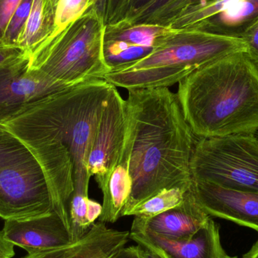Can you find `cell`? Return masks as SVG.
Segmentation results:
<instances>
[{
  "instance_id": "6da1fadb",
  "label": "cell",
  "mask_w": 258,
  "mask_h": 258,
  "mask_svg": "<svg viewBox=\"0 0 258 258\" xmlns=\"http://www.w3.org/2000/svg\"><path fill=\"white\" fill-rule=\"evenodd\" d=\"M113 87L104 80L77 85L37 101L0 125L22 141L39 161L53 210L69 230L71 196L89 197V154Z\"/></svg>"
},
{
  "instance_id": "7a4b0ae2",
  "label": "cell",
  "mask_w": 258,
  "mask_h": 258,
  "mask_svg": "<svg viewBox=\"0 0 258 258\" xmlns=\"http://www.w3.org/2000/svg\"><path fill=\"white\" fill-rule=\"evenodd\" d=\"M125 109L132 190L122 217L162 189L191 187L196 142L177 94L168 88L129 89Z\"/></svg>"
},
{
  "instance_id": "3957f363",
  "label": "cell",
  "mask_w": 258,
  "mask_h": 258,
  "mask_svg": "<svg viewBox=\"0 0 258 258\" xmlns=\"http://www.w3.org/2000/svg\"><path fill=\"white\" fill-rule=\"evenodd\" d=\"M177 98L197 138L258 129V67L245 52L221 57L179 83Z\"/></svg>"
},
{
  "instance_id": "277c9868",
  "label": "cell",
  "mask_w": 258,
  "mask_h": 258,
  "mask_svg": "<svg viewBox=\"0 0 258 258\" xmlns=\"http://www.w3.org/2000/svg\"><path fill=\"white\" fill-rule=\"evenodd\" d=\"M245 51L239 36L200 27L173 29L156 40L151 54L103 80L127 90L168 88L215 60Z\"/></svg>"
},
{
  "instance_id": "5b68a950",
  "label": "cell",
  "mask_w": 258,
  "mask_h": 258,
  "mask_svg": "<svg viewBox=\"0 0 258 258\" xmlns=\"http://www.w3.org/2000/svg\"><path fill=\"white\" fill-rule=\"evenodd\" d=\"M106 24L89 9L30 55V68L68 86L103 80L110 72L104 56Z\"/></svg>"
},
{
  "instance_id": "8992f818",
  "label": "cell",
  "mask_w": 258,
  "mask_h": 258,
  "mask_svg": "<svg viewBox=\"0 0 258 258\" xmlns=\"http://www.w3.org/2000/svg\"><path fill=\"white\" fill-rule=\"evenodd\" d=\"M45 172L27 145L0 126V218L30 219L53 212Z\"/></svg>"
},
{
  "instance_id": "52a82bcc",
  "label": "cell",
  "mask_w": 258,
  "mask_h": 258,
  "mask_svg": "<svg viewBox=\"0 0 258 258\" xmlns=\"http://www.w3.org/2000/svg\"><path fill=\"white\" fill-rule=\"evenodd\" d=\"M192 180L258 192V139L254 134L198 138L190 160Z\"/></svg>"
},
{
  "instance_id": "ba28073f",
  "label": "cell",
  "mask_w": 258,
  "mask_h": 258,
  "mask_svg": "<svg viewBox=\"0 0 258 258\" xmlns=\"http://www.w3.org/2000/svg\"><path fill=\"white\" fill-rule=\"evenodd\" d=\"M73 86L30 68L28 53L0 67V125L49 95Z\"/></svg>"
},
{
  "instance_id": "9c48e42d",
  "label": "cell",
  "mask_w": 258,
  "mask_h": 258,
  "mask_svg": "<svg viewBox=\"0 0 258 258\" xmlns=\"http://www.w3.org/2000/svg\"><path fill=\"white\" fill-rule=\"evenodd\" d=\"M126 132L125 100L114 86L101 113L88 162V172L95 177L101 190L117 161Z\"/></svg>"
},
{
  "instance_id": "30bf717a",
  "label": "cell",
  "mask_w": 258,
  "mask_h": 258,
  "mask_svg": "<svg viewBox=\"0 0 258 258\" xmlns=\"http://www.w3.org/2000/svg\"><path fill=\"white\" fill-rule=\"evenodd\" d=\"M130 239L162 258H224L226 253L220 239L219 227L211 218L191 239L174 241L147 230L134 218Z\"/></svg>"
},
{
  "instance_id": "8fae6325",
  "label": "cell",
  "mask_w": 258,
  "mask_h": 258,
  "mask_svg": "<svg viewBox=\"0 0 258 258\" xmlns=\"http://www.w3.org/2000/svg\"><path fill=\"white\" fill-rule=\"evenodd\" d=\"M191 190L210 217L233 221L258 233V192L228 189L192 180Z\"/></svg>"
},
{
  "instance_id": "7c38bea8",
  "label": "cell",
  "mask_w": 258,
  "mask_h": 258,
  "mask_svg": "<svg viewBox=\"0 0 258 258\" xmlns=\"http://www.w3.org/2000/svg\"><path fill=\"white\" fill-rule=\"evenodd\" d=\"M4 237L28 254L60 248L72 243L71 233L54 211L30 219L5 221Z\"/></svg>"
},
{
  "instance_id": "4fadbf2b",
  "label": "cell",
  "mask_w": 258,
  "mask_h": 258,
  "mask_svg": "<svg viewBox=\"0 0 258 258\" xmlns=\"http://www.w3.org/2000/svg\"><path fill=\"white\" fill-rule=\"evenodd\" d=\"M136 218L144 227L162 237L174 241L191 239L211 219L190 189L181 204L150 218Z\"/></svg>"
},
{
  "instance_id": "5bb4252c",
  "label": "cell",
  "mask_w": 258,
  "mask_h": 258,
  "mask_svg": "<svg viewBox=\"0 0 258 258\" xmlns=\"http://www.w3.org/2000/svg\"><path fill=\"white\" fill-rule=\"evenodd\" d=\"M129 231L109 228L95 223L89 233L77 242L48 251L28 254L22 258H110L125 247Z\"/></svg>"
},
{
  "instance_id": "9a60e30c",
  "label": "cell",
  "mask_w": 258,
  "mask_h": 258,
  "mask_svg": "<svg viewBox=\"0 0 258 258\" xmlns=\"http://www.w3.org/2000/svg\"><path fill=\"white\" fill-rule=\"evenodd\" d=\"M130 140L128 129L125 142L117 161L112 169L103 194L102 213L98 218L103 224H114L122 217L132 190V179L129 171Z\"/></svg>"
},
{
  "instance_id": "2e32d148",
  "label": "cell",
  "mask_w": 258,
  "mask_h": 258,
  "mask_svg": "<svg viewBox=\"0 0 258 258\" xmlns=\"http://www.w3.org/2000/svg\"><path fill=\"white\" fill-rule=\"evenodd\" d=\"M55 7L53 0H33L27 25L18 42V46L30 55L52 34Z\"/></svg>"
},
{
  "instance_id": "e0dca14e",
  "label": "cell",
  "mask_w": 258,
  "mask_h": 258,
  "mask_svg": "<svg viewBox=\"0 0 258 258\" xmlns=\"http://www.w3.org/2000/svg\"><path fill=\"white\" fill-rule=\"evenodd\" d=\"M169 26L154 24H130L121 21L106 25L104 42H121L129 45L155 46L156 40L169 33Z\"/></svg>"
},
{
  "instance_id": "ac0fdd59",
  "label": "cell",
  "mask_w": 258,
  "mask_h": 258,
  "mask_svg": "<svg viewBox=\"0 0 258 258\" xmlns=\"http://www.w3.org/2000/svg\"><path fill=\"white\" fill-rule=\"evenodd\" d=\"M257 18L258 0H244L194 27L239 36L240 32Z\"/></svg>"
},
{
  "instance_id": "d6986e66",
  "label": "cell",
  "mask_w": 258,
  "mask_h": 258,
  "mask_svg": "<svg viewBox=\"0 0 258 258\" xmlns=\"http://www.w3.org/2000/svg\"><path fill=\"white\" fill-rule=\"evenodd\" d=\"M187 190L178 186L162 189L156 195L135 206L125 216L150 218L160 215L181 204Z\"/></svg>"
},
{
  "instance_id": "ffe728a7",
  "label": "cell",
  "mask_w": 258,
  "mask_h": 258,
  "mask_svg": "<svg viewBox=\"0 0 258 258\" xmlns=\"http://www.w3.org/2000/svg\"><path fill=\"white\" fill-rule=\"evenodd\" d=\"M154 49L155 46L129 45L121 42H104V60L110 71H118L147 57Z\"/></svg>"
},
{
  "instance_id": "44dd1931",
  "label": "cell",
  "mask_w": 258,
  "mask_h": 258,
  "mask_svg": "<svg viewBox=\"0 0 258 258\" xmlns=\"http://www.w3.org/2000/svg\"><path fill=\"white\" fill-rule=\"evenodd\" d=\"M242 1L244 0H215L206 4L192 6L181 12L168 26L175 30L194 27Z\"/></svg>"
},
{
  "instance_id": "7402d4cb",
  "label": "cell",
  "mask_w": 258,
  "mask_h": 258,
  "mask_svg": "<svg viewBox=\"0 0 258 258\" xmlns=\"http://www.w3.org/2000/svg\"><path fill=\"white\" fill-rule=\"evenodd\" d=\"M91 6L92 0H57L55 7L54 31L49 37L60 33L71 23L81 18L90 9Z\"/></svg>"
},
{
  "instance_id": "603a6c76",
  "label": "cell",
  "mask_w": 258,
  "mask_h": 258,
  "mask_svg": "<svg viewBox=\"0 0 258 258\" xmlns=\"http://www.w3.org/2000/svg\"><path fill=\"white\" fill-rule=\"evenodd\" d=\"M33 1V0L21 1V4L15 11L6 27L2 45L18 46V39L21 37L27 25Z\"/></svg>"
},
{
  "instance_id": "cb8c5ba5",
  "label": "cell",
  "mask_w": 258,
  "mask_h": 258,
  "mask_svg": "<svg viewBox=\"0 0 258 258\" xmlns=\"http://www.w3.org/2000/svg\"><path fill=\"white\" fill-rule=\"evenodd\" d=\"M215 0H174L155 19L154 24L168 26V24L188 8L206 4Z\"/></svg>"
},
{
  "instance_id": "d4e9b609",
  "label": "cell",
  "mask_w": 258,
  "mask_h": 258,
  "mask_svg": "<svg viewBox=\"0 0 258 258\" xmlns=\"http://www.w3.org/2000/svg\"><path fill=\"white\" fill-rule=\"evenodd\" d=\"M246 46L245 54L258 67V18L245 27L239 34Z\"/></svg>"
},
{
  "instance_id": "484cf974",
  "label": "cell",
  "mask_w": 258,
  "mask_h": 258,
  "mask_svg": "<svg viewBox=\"0 0 258 258\" xmlns=\"http://www.w3.org/2000/svg\"><path fill=\"white\" fill-rule=\"evenodd\" d=\"M174 0H153L143 12L137 15L131 24H153L159 14Z\"/></svg>"
},
{
  "instance_id": "4316f807",
  "label": "cell",
  "mask_w": 258,
  "mask_h": 258,
  "mask_svg": "<svg viewBox=\"0 0 258 258\" xmlns=\"http://www.w3.org/2000/svg\"><path fill=\"white\" fill-rule=\"evenodd\" d=\"M22 0H0V45L6 27Z\"/></svg>"
},
{
  "instance_id": "83f0119b",
  "label": "cell",
  "mask_w": 258,
  "mask_h": 258,
  "mask_svg": "<svg viewBox=\"0 0 258 258\" xmlns=\"http://www.w3.org/2000/svg\"><path fill=\"white\" fill-rule=\"evenodd\" d=\"M129 0H110L106 25H111L122 21L126 16Z\"/></svg>"
},
{
  "instance_id": "f1b7e54d",
  "label": "cell",
  "mask_w": 258,
  "mask_h": 258,
  "mask_svg": "<svg viewBox=\"0 0 258 258\" xmlns=\"http://www.w3.org/2000/svg\"><path fill=\"white\" fill-rule=\"evenodd\" d=\"M22 48L15 45H0V67L25 54Z\"/></svg>"
},
{
  "instance_id": "f546056e",
  "label": "cell",
  "mask_w": 258,
  "mask_h": 258,
  "mask_svg": "<svg viewBox=\"0 0 258 258\" xmlns=\"http://www.w3.org/2000/svg\"><path fill=\"white\" fill-rule=\"evenodd\" d=\"M153 1V0H129L126 16L124 18L123 21L129 22L133 20Z\"/></svg>"
},
{
  "instance_id": "4dcf8cb0",
  "label": "cell",
  "mask_w": 258,
  "mask_h": 258,
  "mask_svg": "<svg viewBox=\"0 0 258 258\" xmlns=\"http://www.w3.org/2000/svg\"><path fill=\"white\" fill-rule=\"evenodd\" d=\"M101 213H102V205L89 199L88 201L86 220L90 227H92V225L95 224V221L100 218Z\"/></svg>"
},
{
  "instance_id": "1f68e13d",
  "label": "cell",
  "mask_w": 258,
  "mask_h": 258,
  "mask_svg": "<svg viewBox=\"0 0 258 258\" xmlns=\"http://www.w3.org/2000/svg\"><path fill=\"white\" fill-rule=\"evenodd\" d=\"M109 1L110 0H92V6L90 9L95 11L97 15L106 24L107 10H108Z\"/></svg>"
},
{
  "instance_id": "d6a6232c",
  "label": "cell",
  "mask_w": 258,
  "mask_h": 258,
  "mask_svg": "<svg viewBox=\"0 0 258 258\" xmlns=\"http://www.w3.org/2000/svg\"><path fill=\"white\" fill-rule=\"evenodd\" d=\"M15 245L6 240L3 231H0V258H12L15 256Z\"/></svg>"
},
{
  "instance_id": "836d02e7",
  "label": "cell",
  "mask_w": 258,
  "mask_h": 258,
  "mask_svg": "<svg viewBox=\"0 0 258 258\" xmlns=\"http://www.w3.org/2000/svg\"><path fill=\"white\" fill-rule=\"evenodd\" d=\"M110 258H143L140 248L137 246L124 247Z\"/></svg>"
},
{
  "instance_id": "e575fe53",
  "label": "cell",
  "mask_w": 258,
  "mask_h": 258,
  "mask_svg": "<svg viewBox=\"0 0 258 258\" xmlns=\"http://www.w3.org/2000/svg\"><path fill=\"white\" fill-rule=\"evenodd\" d=\"M140 248V253H141V256L143 258H162L160 256L158 255L156 253L153 251H150V250L147 249V248H143V247L138 245Z\"/></svg>"
},
{
  "instance_id": "d590c367",
  "label": "cell",
  "mask_w": 258,
  "mask_h": 258,
  "mask_svg": "<svg viewBox=\"0 0 258 258\" xmlns=\"http://www.w3.org/2000/svg\"><path fill=\"white\" fill-rule=\"evenodd\" d=\"M242 258H258V239L255 243L252 245L251 249L245 253Z\"/></svg>"
},
{
  "instance_id": "8d00e7d4",
  "label": "cell",
  "mask_w": 258,
  "mask_h": 258,
  "mask_svg": "<svg viewBox=\"0 0 258 258\" xmlns=\"http://www.w3.org/2000/svg\"><path fill=\"white\" fill-rule=\"evenodd\" d=\"M224 258H238L237 257H231V256L227 255V254L224 255Z\"/></svg>"
},
{
  "instance_id": "74e56055",
  "label": "cell",
  "mask_w": 258,
  "mask_h": 258,
  "mask_svg": "<svg viewBox=\"0 0 258 258\" xmlns=\"http://www.w3.org/2000/svg\"><path fill=\"white\" fill-rule=\"evenodd\" d=\"M254 135H255L256 138H257L258 139V129L257 131H256L255 132H254Z\"/></svg>"
},
{
  "instance_id": "f35d334b",
  "label": "cell",
  "mask_w": 258,
  "mask_h": 258,
  "mask_svg": "<svg viewBox=\"0 0 258 258\" xmlns=\"http://www.w3.org/2000/svg\"><path fill=\"white\" fill-rule=\"evenodd\" d=\"M54 1V5H55L56 6V3H57V0H53Z\"/></svg>"
}]
</instances>
